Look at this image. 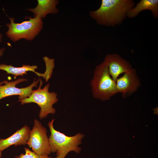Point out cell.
I'll list each match as a JSON object with an SVG mask.
<instances>
[{"mask_svg":"<svg viewBox=\"0 0 158 158\" xmlns=\"http://www.w3.org/2000/svg\"><path fill=\"white\" fill-rule=\"evenodd\" d=\"M135 5L132 0H102L100 7L90 11L89 15L98 25L114 27L121 24Z\"/></svg>","mask_w":158,"mask_h":158,"instance_id":"cell-1","label":"cell"},{"mask_svg":"<svg viewBox=\"0 0 158 158\" xmlns=\"http://www.w3.org/2000/svg\"><path fill=\"white\" fill-rule=\"evenodd\" d=\"M54 119L48 123L50 135L49 142L51 152H56L55 158H65L67 154L71 151L79 153L81 148L78 145L81 143L84 135L80 133L74 136H68L55 129L53 125Z\"/></svg>","mask_w":158,"mask_h":158,"instance_id":"cell-2","label":"cell"},{"mask_svg":"<svg viewBox=\"0 0 158 158\" xmlns=\"http://www.w3.org/2000/svg\"><path fill=\"white\" fill-rule=\"evenodd\" d=\"M90 84L93 97L102 101L109 99L118 93L116 83L111 78L108 67L104 61L95 67Z\"/></svg>","mask_w":158,"mask_h":158,"instance_id":"cell-3","label":"cell"},{"mask_svg":"<svg viewBox=\"0 0 158 158\" xmlns=\"http://www.w3.org/2000/svg\"><path fill=\"white\" fill-rule=\"evenodd\" d=\"M10 23L6 24L8 28L6 35L12 41L16 42L25 39L32 41L41 32L43 27L42 19L39 17L29 18L28 20L16 23L13 18H9Z\"/></svg>","mask_w":158,"mask_h":158,"instance_id":"cell-4","label":"cell"},{"mask_svg":"<svg viewBox=\"0 0 158 158\" xmlns=\"http://www.w3.org/2000/svg\"><path fill=\"white\" fill-rule=\"evenodd\" d=\"M40 85L38 88L33 91L28 97L20 101V104L35 103L40 108L39 117L40 119L46 117L50 114H54L56 110L53 107V104L58 101L57 95L54 92H50L49 83L46 84L43 88H41L43 83L42 80L40 78Z\"/></svg>","mask_w":158,"mask_h":158,"instance_id":"cell-5","label":"cell"},{"mask_svg":"<svg viewBox=\"0 0 158 158\" xmlns=\"http://www.w3.org/2000/svg\"><path fill=\"white\" fill-rule=\"evenodd\" d=\"M47 130L38 120L35 119L32 129L30 130L26 144L33 152L40 155H49L51 152Z\"/></svg>","mask_w":158,"mask_h":158,"instance_id":"cell-6","label":"cell"},{"mask_svg":"<svg viewBox=\"0 0 158 158\" xmlns=\"http://www.w3.org/2000/svg\"><path fill=\"white\" fill-rule=\"evenodd\" d=\"M35 78L32 83L28 86L22 88L16 87L19 83L27 81L26 78H20L13 81H6L4 85L0 86V100L4 97L14 95H18V102L29 97L32 93L34 87H37L40 82V78Z\"/></svg>","mask_w":158,"mask_h":158,"instance_id":"cell-7","label":"cell"},{"mask_svg":"<svg viewBox=\"0 0 158 158\" xmlns=\"http://www.w3.org/2000/svg\"><path fill=\"white\" fill-rule=\"evenodd\" d=\"M116 83L118 93H121L123 98L131 95L140 85V80L136 70L133 68L125 73L123 76L118 78Z\"/></svg>","mask_w":158,"mask_h":158,"instance_id":"cell-8","label":"cell"},{"mask_svg":"<svg viewBox=\"0 0 158 158\" xmlns=\"http://www.w3.org/2000/svg\"><path fill=\"white\" fill-rule=\"evenodd\" d=\"M104 61L107 66L109 73L115 83L119 75L133 68L128 61L117 54L107 55Z\"/></svg>","mask_w":158,"mask_h":158,"instance_id":"cell-9","label":"cell"},{"mask_svg":"<svg viewBox=\"0 0 158 158\" xmlns=\"http://www.w3.org/2000/svg\"><path fill=\"white\" fill-rule=\"evenodd\" d=\"M30 130V127L25 125L8 138L1 139L0 151L2 152L12 145L16 146L26 144Z\"/></svg>","mask_w":158,"mask_h":158,"instance_id":"cell-10","label":"cell"},{"mask_svg":"<svg viewBox=\"0 0 158 158\" xmlns=\"http://www.w3.org/2000/svg\"><path fill=\"white\" fill-rule=\"evenodd\" d=\"M59 1L58 0H38L36 7L26 10L34 13V17L44 18L48 14H56L59 10L56 7Z\"/></svg>","mask_w":158,"mask_h":158,"instance_id":"cell-11","label":"cell"},{"mask_svg":"<svg viewBox=\"0 0 158 158\" xmlns=\"http://www.w3.org/2000/svg\"><path fill=\"white\" fill-rule=\"evenodd\" d=\"M149 10L154 18H158V0H141L128 12L126 17L130 18L137 16L142 11Z\"/></svg>","mask_w":158,"mask_h":158,"instance_id":"cell-12","label":"cell"},{"mask_svg":"<svg viewBox=\"0 0 158 158\" xmlns=\"http://www.w3.org/2000/svg\"><path fill=\"white\" fill-rule=\"evenodd\" d=\"M37 68V66L36 65L30 66L29 65L23 64L21 67H16L11 65L0 64V70L5 71L7 74L13 75L15 78L18 76H23L25 74H27V71H31L35 73L38 76L43 77L46 80L47 78L46 73H44L42 74L36 72L35 70Z\"/></svg>","mask_w":158,"mask_h":158,"instance_id":"cell-13","label":"cell"},{"mask_svg":"<svg viewBox=\"0 0 158 158\" xmlns=\"http://www.w3.org/2000/svg\"><path fill=\"white\" fill-rule=\"evenodd\" d=\"M25 153H22L19 155L16 156L14 158H52L48 155H40L31 151L29 148H24Z\"/></svg>","mask_w":158,"mask_h":158,"instance_id":"cell-14","label":"cell"},{"mask_svg":"<svg viewBox=\"0 0 158 158\" xmlns=\"http://www.w3.org/2000/svg\"><path fill=\"white\" fill-rule=\"evenodd\" d=\"M5 50L6 48L4 47L0 48V58L3 55Z\"/></svg>","mask_w":158,"mask_h":158,"instance_id":"cell-15","label":"cell"},{"mask_svg":"<svg viewBox=\"0 0 158 158\" xmlns=\"http://www.w3.org/2000/svg\"><path fill=\"white\" fill-rule=\"evenodd\" d=\"M3 38V36L1 33L0 32V42L2 41Z\"/></svg>","mask_w":158,"mask_h":158,"instance_id":"cell-16","label":"cell"},{"mask_svg":"<svg viewBox=\"0 0 158 158\" xmlns=\"http://www.w3.org/2000/svg\"><path fill=\"white\" fill-rule=\"evenodd\" d=\"M6 80H4L3 81L0 82V86L2 85L3 84H5Z\"/></svg>","mask_w":158,"mask_h":158,"instance_id":"cell-17","label":"cell"},{"mask_svg":"<svg viewBox=\"0 0 158 158\" xmlns=\"http://www.w3.org/2000/svg\"><path fill=\"white\" fill-rule=\"evenodd\" d=\"M1 156H2L1 152L0 151V158H1Z\"/></svg>","mask_w":158,"mask_h":158,"instance_id":"cell-18","label":"cell"}]
</instances>
